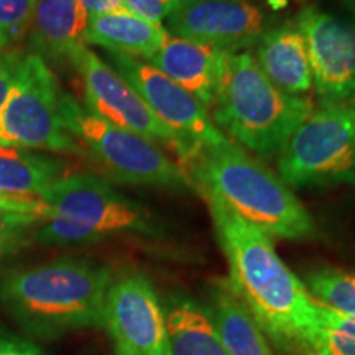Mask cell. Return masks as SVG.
Returning <instances> with one entry per match:
<instances>
[{"label": "cell", "mask_w": 355, "mask_h": 355, "mask_svg": "<svg viewBox=\"0 0 355 355\" xmlns=\"http://www.w3.org/2000/svg\"><path fill=\"white\" fill-rule=\"evenodd\" d=\"M229 263V286L260 329L290 354L309 355L319 303L275 250L272 237L204 196Z\"/></svg>", "instance_id": "cell-1"}, {"label": "cell", "mask_w": 355, "mask_h": 355, "mask_svg": "<svg viewBox=\"0 0 355 355\" xmlns=\"http://www.w3.org/2000/svg\"><path fill=\"white\" fill-rule=\"evenodd\" d=\"M112 275L96 261L61 257L0 278V306L28 334L56 337L104 327Z\"/></svg>", "instance_id": "cell-2"}, {"label": "cell", "mask_w": 355, "mask_h": 355, "mask_svg": "<svg viewBox=\"0 0 355 355\" xmlns=\"http://www.w3.org/2000/svg\"><path fill=\"white\" fill-rule=\"evenodd\" d=\"M191 183L270 237L301 241L316 234L313 217L290 186L234 141L207 146L188 165Z\"/></svg>", "instance_id": "cell-3"}, {"label": "cell", "mask_w": 355, "mask_h": 355, "mask_svg": "<svg viewBox=\"0 0 355 355\" xmlns=\"http://www.w3.org/2000/svg\"><path fill=\"white\" fill-rule=\"evenodd\" d=\"M212 121L250 152L273 157L314 110L308 97L279 91L248 51H224Z\"/></svg>", "instance_id": "cell-4"}, {"label": "cell", "mask_w": 355, "mask_h": 355, "mask_svg": "<svg viewBox=\"0 0 355 355\" xmlns=\"http://www.w3.org/2000/svg\"><path fill=\"white\" fill-rule=\"evenodd\" d=\"M40 199L46 206V219L35 239L44 245H86L112 235H150L155 230L153 219L139 202L87 173L60 178Z\"/></svg>", "instance_id": "cell-5"}, {"label": "cell", "mask_w": 355, "mask_h": 355, "mask_svg": "<svg viewBox=\"0 0 355 355\" xmlns=\"http://www.w3.org/2000/svg\"><path fill=\"white\" fill-rule=\"evenodd\" d=\"M60 110L71 135L119 183L166 189L191 186L188 173L157 144L104 121L68 92H61Z\"/></svg>", "instance_id": "cell-6"}, {"label": "cell", "mask_w": 355, "mask_h": 355, "mask_svg": "<svg viewBox=\"0 0 355 355\" xmlns=\"http://www.w3.org/2000/svg\"><path fill=\"white\" fill-rule=\"evenodd\" d=\"M61 92L55 74L43 58L33 53L21 56L0 107V145L42 152L84 153L61 119Z\"/></svg>", "instance_id": "cell-7"}, {"label": "cell", "mask_w": 355, "mask_h": 355, "mask_svg": "<svg viewBox=\"0 0 355 355\" xmlns=\"http://www.w3.org/2000/svg\"><path fill=\"white\" fill-rule=\"evenodd\" d=\"M278 173L301 186H355V105L314 109L279 152Z\"/></svg>", "instance_id": "cell-8"}, {"label": "cell", "mask_w": 355, "mask_h": 355, "mask_svg": "<svg viewBox=\"0 0 355 355\" xmlns=\"http://www.w3.org/2000/svg\"><path fill=\"white\" fill-rule=\"evenodd\" d=\"M107 61L176 137L183 148V165L188 166L201 150L227 140L212 121L209 110L148 61L112 51H107Z\"/></svg>", "instance_id": "cell-9"}, {"label": "cell", "mask_w": 355, "mask_h": 355, "mask_svg": "<svg viewBox=\"0 0 355 355\" xmlns=\"http://www.w3.org/2000/svg\"><path fill=\"white\" fill-rule=\"evenodd\" d=\"M321 105H355V20L308 6L296 17Z\"/></svg>", "instance_id": "cell-10"}, {"label": "cell", "mask_w": 355, "mask_h": 355, "mask_svg": "<svg viewBox=\"0 0 355 355\" xmlns=\"http://www.w3.org/2000/svg\"><path fill=\"white\" fill-rule=\"evenodd\" d=\"M69 61L83 81L86 109L148 141L168 146L178 158H183V148L176 137L155 117L135 89L112 66L87 50L86 44L78 48Z\"/></svg>", "instance_id": "cell-11"}, {"label": "cell", "mask_w": 355, "mask_h": 355, "mask_svg": "<svg viewBox=\"0 0 355 355\" xmlns=\"http://www.w3.org/2000/svg\"><path fill=\"white\" fill-rule=\"evenodd\" d=\"M104 327L115 355H171L165 311L145 275L127 273L110 283Z\"/></svg>", "instance_id": "cell-12"}, {"label": "cell", "mask_w": 355, "mask_h": 355, "mask_svg": "<svg viewBox=\"0 0 355 355\" xmlns=\"http://www.w3.org/2000/svg\"><path fill=\"white\" fill-rule=\"evenodd\" d=\"M268 30V17L247 0H181L166 19V32L219 48L242 51Z\"/></svg>", "instance_id": "cell-13"}, {"label": "cell", "mask_w": 355, "mask_h": 355, "mask_svg": "<svg viewBox=\"0 0 355 355\" xmlns=\"http://www.w3.org/2000/svg\"><path fill=\"white\" fill-rule=\"evenodd\" d=\"M222 60L224 51L219 48L168 33L165 43L148 63L180 84L209 110L219 89Z\"/></svg>", "instance_id": "cell-14"}, {"label": "cell", "mask_w": 355, "mask_h": 355, "mask_svg": "<svg viewBox=\"0 0 355 355\" xmlns=\"http://www.w3.org/2000/svg\"><path fill=\"white\" fill-rule=\"evenodd\" d=\"M257 63L279 91L306 97L313 91L308 44L296 24L268 28L257 43Z\"/></svg>", "instance_id": "cell-15"}, {"label": "cell", "mask_w": 355, "mask_h": 355, "mask_svg": "<svg viewBox=\"0 0 355 355\" xmlns=\"http://www.w3.org/2000/svg\"><path fill=\"white\" fill-rule=\"evenodd\" d=\"M89 15L81 0H35L28 46L46 60H68L84 46Z\"/></svg>", "instance_id": "cell-16"}, {"label": "cell", "mask_w": 355, "mask_h": 355, "mask_svg": "<svg viewBox=\"0 0 355 355\" xmlns=\"http://www.w3.org/2000/svg\"><path fill=\"white\" fill-rule=\"evenodd\" d=\"M168 37L166 28L127 8L89 17L84 43L148 61Z\"/></svg>", "instance_id": "cell-17"}, {"label": "cell", "mask_w": 355, "mask_h": 355, "mask_svg": "<svg viewBox=\"0 0 355 355\" xmlns=\"http://www.w3.org/2000/svg\"><path fill=\"white\" fill-rule=\"evenodd\" d=\"M63 171L64 163L50 155L0 145V196L40 198Z\"/></svg>", "instance_id": "cell-18"}, {"label": "cell", "mask_w": 355, "mask_h": 355, "mask_svg": "<svg viewBox=\"0 0 355 355\" xmlns=\"http://www.w3.org/2000/svg\"><path fill=\"white\" fill-rule=\"evenodd\" d=\"M209 316L229 355H275L263 331L229 283H219L212 291Z\"/></svg>", "instance_id": "cell-19"}, {"label": "cell", "mask_w": 355, "mask_h": 355, "mask_svg": "<svg viewBox=\"0 0 355 355\" xmlns=\"http://www.w3.org/2000/svg\"><path fill=\"white\" fill-rule=\"evenodd\" d=\"M171 355H229L207 311L189 300L173 301L165 311Z\"/></svg>", "instance_id": "cell-20"}, {"label": "cell", "mask_w": 355, "mask_h": 355, "mask_svg": "<svg viewBox=\"0 0 355 355\" xmlns=\"http://www.w3.org/2000/svg\"><path fill=\"white\" fill-rule=\"evenodd\" d=\"M309 295L318 303L343 316L355 319V275L324 268L308 277Z\"/></svg>", "instance_id": "cell-21"}, {"label": "cell", "mask_w": 355, "mask_h": 355, "mask_svg": "<svg viewBox=\"0 0 355 355\" xmlns=\"http://www.w3.org/2000/svg\"><path fill=\"white\" fill-rule=\"evenodd\" d=\"M309 355H355V319L319 303V324Z\"/></svg>", "instance_id": "cell-22"}, {"label": "cell", "mask_w": 355, "mask_h": 355, "mask_svg": "<svg viewBox=\"0 0 355 355\" xmlns=\"http://www.w3.org/2000/svg\"><path fill=\"white\" fill-rule=\"evenodd\" d=\"M35 0H0V51H13L28 35Z\"/></svg>", "instance_id": "cell-23"}, {"label": "cell", "mask_w": 355, "mask_h": 355, "mask_svg": "<svg viewBox=\"0 0 355 355\" xmlns=\"http://www.w3.org/2000/svg\"><path fill=\"white\" fill-rule=\"evenodd\" d=\"M37 224H42L37 216L0 206V263L19 254Z\"/></svg>", "instance_id": "cell-24"}, {"label": "cell", "mask_w": 355, "mask_h": 355, "mask_svg": "<svg viewBox=\"0 0 355 355\" xmlns=\"http://www.w3.org/2000/svg\"><path fill=\"white\" fill-rule=\"evenodd\" d=\"M123 3L128 12L162 25L180 7L181 0H123Z\"/></svg>", "instance_id": "cell-25"}, {"label": "cell", "mask_w": 355, "mask_h": 355, "mask_svg": "<svg viewBox=\"0 0 355 355\" xmlns=\"http://www.w3.org/2000/svg\"><path fill=\"white\" fill-rule=\"evenodd\" d=\"M0 355H44L37 344L15 336L0 334Z\"/></svg>", "instance_id": "cell-26"}, {"label": "cell", "mask_w": 355, "mask_h": 355, "mask_svg": "<svg viewBox=\"0 0 355 355\" xmlns=\"http://www.w3.org/2000/svg\"><path fill=\"white\" fill-rule=\"evenodd\" d=\"M83 7L86 8L87 15H102V13L119 12L125 8L123 0H81Z\"/></svg>", "instance_id": "cell-27"}, {"label": "cell", "mask_w": 355, "mask_h": 355, "mask_svg": "<svg viewBox=\"0 0 355 355\" xmlns=\"http://www.w3.org/2000/svg\"><path fill=\"white\" fill-rule=\"evenodd\" d=\"M337 2H339L343 7L347 8V10L354 15V20H355V0H337Z\"/></svg>", "instance_id": "cell-28"}]
</instances>
